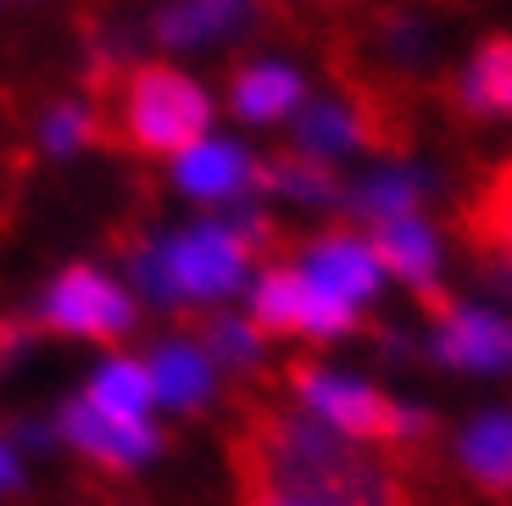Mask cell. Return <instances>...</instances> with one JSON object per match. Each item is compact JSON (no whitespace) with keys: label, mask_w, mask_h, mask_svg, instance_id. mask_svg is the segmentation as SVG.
Masks as SVG:
<instances>
[{"label":"cell","mask_w":512,"mask_h":506,"mask_svg":"<svg viewBox=\"0 0 512 506\" xmlns=\"http://www.w3.org/2000/svg\"><path fill=\"white\" fill-rule=\"evenodd\" d=\"M84 401H90L95 412H112V418H145V412H151V401H156L151 367H145V362H128V356H117V362H106L101 373L90 379Z\"/></svg>","instance_id":"obj_18"},{"label":"cell","mask_w":512,"mask_h":506,"mask_svg":"<svg viewBox=\"0 0 512 506\" xmlns=\"http://www.w3.org/2000/svg\"><path fill=\"white\" fill-rule=\"evenodd\" d=\"M295 401L312 423H323L329 434H346V440H412V434L429 429V418L396 406L390 395H379L373 384L351 379V373H329V367H301L295 373Z\"/></svg>","instance_id":"obj_3"},{"label":"cell","mask_w":512,"mask_h":506,"mask_svg":"<svg viewBox=\"0 0 512 506\" xmlns=\"http://www.w3.org/2000/svg\"><path fill=\"white\" fill-rule=\"evenodd\" d=\"M206 345H212L206 356H223V362L245 367V362L256 356V323H240V317H218V323H212V334H206Z\"/></svg>","instance_id":"obj_23"},{"label":"cell","mask_w":512,"mask_h":506,"mask_svg":"<svg viewBox=\"0 0 512 506\" xmlns=\"http://www.w3.org/2000/svg\"><path fill=\"white\" fill-rule=\"evenodd\" d=\"M251 317H256V329H268V334H318V340H334V334H346L357 323V306L323 295L301 267H273V273H262V284L251 295Z\"/></svg>","instance_id":"obj_5"},{"label":"cell","mask_w":512,"mask_h":506,"mask_svg":"<svg viewBox=\"0 0 512 506\" xmlns=\"http://www.w3.org/2000/svg\"><path fill=\"white\" fill-rule=\"evenodd\" d=\"M62 429L78 451L101 462V468H140L145 456H156V429L145 418H112L95 412L90 401H73L62 412Z\"/></svg>","instance_id":"obj_7"},{"label":"cell","mask_w":512,"mask_h":506,"mask_svg":"<svg viewBox=\"0 0 512 506\" xmlns=\"http://www.w3.org/2000/svg\"><path fill=\"white\" fill-rule=\"evenodd\" d=\"M240 17H251V0H173L156 17V39H167V45H201V39L229 34Z\"/></svg>","instance_id":"obj_17"},{"label":"cell","mask_w":512,"mask_h":506,"mask_svg":"<svg viewBox=\"0 0 512 506\" xmlns=\"http://www.w3.org/2000/svg\"><path fill=\"white\" fill-rule=\"evenodd\" d=\"M95 134H101V117H95L90 106H56V112L45 117V151H56V156L90 145Z\"/></svg>","instance_id":"obj_22"},{"label":"cell","mask_w":512,"mask_h":506,"mask_svg":"<svg viewBox=\"0 0 512 506\" xmlns=\"http://www.w3.org/2000/svg\"><path fill=\"white\" fill-rule=\"evenodd\" d=\"M435 351H440V362L468 367V373H507L512 367V323L496 312H479V306H457L440 323Z\"/></svg>","instance_id":"obj_8"},{"label":"cell","mask_w":512,"mask_h":506,"mask_svg":"<svg viewBox=\"0 0 512 506\" xmlns=\"http://www.w3.org/2000/svg\"><path fill=\"white\" fill-rule=\"evenodd\" d=\"M373 134H379V123H373V112L357 106V101H323V106H312V112L301 117V128H295L301 156H312V162H323V167H329L334 156L368 145Z\"/></svg>","instance_id":"obj_12"},{"label":"cell","mask_w":512,"mask_h":506,"mask_svg":"<svg viewBox=\"0 0 512 506\" xmlns=\"http://www.w3.org/2000/svg\"><path fill=\"white\" fill-rule=\"evenodd\" d=\"M240 506H407V490L390 468L362 462L351 479L329 484H256L240 479Z\"/></svg>","instance_id":"obj_6"},{"label":"cell","mask_w":512,"mask_h":506,"mask_svg":"<svg viewBox=\"0 0 512 506\" xmlns=\"http://www.w3.org/2000/svg\"><path fill=\"white\" fill-rule=\"evenodd\" d=\"M262 184H273V190H290L301 195V201H329L334 195V173L323 162H312V156H284V162L262 167Z\"/></svg>","instance_id":"obj_21"},{"label":"cell","mask_w":512,"mask_h":506,"mask_svg":"<svg viewBox=\"0 0 512 506\" xmlns=\"http://www.w3.org/2000/svg\"><path fill=\"white\" fill-rule=\"evenodd\" d=\"M301 273H307L312 284H318L323 295H334V301L346 306H362L373 290H379V256H373L368 240H351V234H329V240H318L307 256H301Z\"/></svg>","instance_id":"obj_9"},{"label":"cell","mask_w":512,"mask_h":506,"mask_svg":"<svg viewBox=\"0 0 512 506\" xmlns=\"http://www.w3.org/2000/svg\"><path fill=\"white\" fill-rule=\"evenodd\" d=\"M457 101L479 117H512V39H490L457 78Z\"/></svg>","instance_id":"obj_15"},{"label":"cell","mask_w":512,"mask_h":506,"mask_svg":"<svg viewBox=\"0 0 512 506\" xmlns=\"http://www.w3.org/2000/svg\"><path fill=\"white\" fill-rule=\"evenodd\" d=\"M245 262H251L245 223H201L173 234L156 256H140V273L162 301H223L245 284Z\"/></svg>","instance_id":"obj_2"},{"label":"cell","mask_w":512,"mask_h":506,"mask_svg":"<svg viewBox=\"0 0 512 506\" xmlns=\"http://www.w3.org/2000/svg\"><path fill=\"white\" fill-rule=\"evenodd\" d=\"M357 212L373 223H390V217H418V178L412 173H379L357 190Z\"/></svg>","instance_id":"obj_20"},{"label":"cell","mask_w":512,"mask_h":506,"mask_svg":"<svg viewBox=\"0 0 512 506\" xmlns=\"http://www.w3.org/2000/svg\"><path fill=\"white\" fill-rule=\"evenodd\" d=\"M156 401H167L173 412H190L212 395V356L201 345H162L151 362Z\"/></svg>","instance_id":"obj_16"},{"label":"cell","mask_w":512,"mask_h":506,"mask_svg":"<svg viewBox=\"0 0 512 506\" xmlns=\"http://www.w3.org/2000/svg\"><path fill=\"white\" fill-rule=\"evenodd\" d=\"M17 479V462H12V451H6V445H0V490H6V484Z\"/></svg>","instance_id":"obj_24"},{"label":"cell","mask_w":512,"mask_h":506,"mask_svg":"<svg viewBox=\"0 0 512 506\" xmlns=\"http://www.w3.org/2000/svg\"><path fill=\"white\" fill-rule=\"evenodd\" d=\"M39 317H45V329L73 334V340H123L134 329V301L123 284L95 273V267H67L45 290Z\"/></svg>","instance_id":"obj_4"},{"label":"cell","mask_w":512,"mask_h":506,"mask_svg":"<svg viewBox=\"0 0 512 506\" xmlns=\"http://www.w3.org/2000/svg\"><path fill=\"white\" fill-rule=\"evenodd\" d=\"M462 473L485 495H512V412H485L457 434Z\"/></svg>","instance_id":"obj_11"},{"label":"cell","mask_w":512,"mask_h":506,"mask_svg":"<svg viewBox=\"0 0 512 506\" xmlns=\"http://www.w3.org/2000/svg\"><path fill=\"white\" fill-rule=\"evenodd\" d=\"M173 173H179V190L195 195V201H229V195L251 190L256 178H262V167L229 140H201L179 156Z\"/></svg>","instance_id":"obj_10"},{"label":"cell","mask_w":512,"mask_h":506,"mask_svg":"<svg viewBox=\"0 0 512 506\" xmlns=\"http://www.w3.org/2000/svg\"><path fill=\"white\" fill-rule=\"evenodd\" d=\"M373 256H379L384 273L423 290L440 267V240L423 217H390V223H373Z\"/></svg>","instance_id":"obj_13"},{"label":"cell","mask_w":512,"mask_h":506,"mask_svg":"<svg viewBox=\"0 0 512 506\" xmlns=\"http://www.w3.org/2000/svg\"><path fill=\"white\" fill-rule=\"evenodd\" d=\"M301 95H307V84L284 62H256L245 73H234V84H229L234 112L251 117V123H279V117H290L301 106Z\"/></svg>","instance_id":"obj_14"},{"label":"cell","mask_w":512,"mask_h":506,"mask_svg":"<svg viewBox=\"0 0 512 506\" xmlns=\"http://www.w3.org/2000/svg\"><path fill=\"white\" fill-rule=\"evenodd\" d=\"M462 228L474 234V245H485L490 256H501V262L512 267V162L501 167L485 190H479V201L462 212Z\"/></svg>","instance_id":"obj_19"},{"label":"cell","mask_w":512,"mask_h":506,"mask_svg":"<svg viewBox=\"0 0 512 506\" xmlns=\"http://www.w3.org/2000/svg\"><path fill=\"white\" fill-rule=\"evenodd\" d=\"M212 95L179 67H134L117 89V140L145 156H184L206 140Z\"/></svg>","instance_id":"obj_1"}]
</instances>
